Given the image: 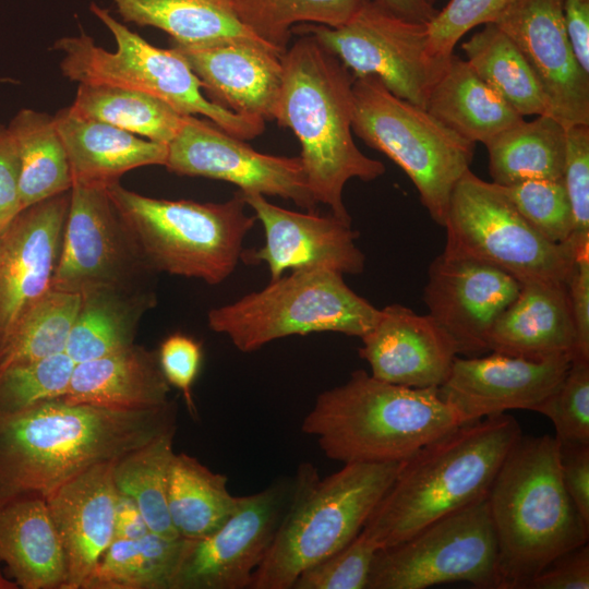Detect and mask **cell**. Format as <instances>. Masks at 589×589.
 Segmentation results:
<instances>
[{
	"mask_svg": "<svg viewBox=\"0 0 589 589\" xmlns=\"http://www.w3.org/2000/svg\"><path fill=\"white\" fill-rule=\"evenodd\" d=\"M176 430V406L123 410L47 400L0 417V506L46 498L104 462L117 461Z\"/></svg>",
	"mask_w": 589,
	"mask_h": 589,
	"instance_id": "obj_1",
	"label": "cell"
},
{
	"mask_svg": "<svg viewBox=\"0 0 589 589\" xmlns=\"http://www.w3.org/2000/svg\"><path fill=\"white\" fill-rule=\"evenodd\" d=\"M283 55L284 75L274 120L297 136L310 191L316 203L351 225L342 191L351 179L373 181L385 166L364 155L352 137L354 76L313 36Z\"/></svg>",
	"mask_w": 589,
	"mask_h": 589,
	"instance_id": "obj_2",
	"label": "cell"
},
{
	"mask_svg": "<svg viewBox=\"0 0 589 589\" xmlns=\"http://www.w3.org/2000/svg\"><path fill=\"white\" fill-rule=\"evenodd\" d=\"M521 436L502 413L461 424L405 460L362 532L380 549L485 497L504 459Z\"/></svg>",
	"mask_w": 589,
	"mask_h": 589,
	"instance_id": "obj_3",
	"label": "cell"
},
{
	"mask_svg": "<svg viewBox=\"0 0 589 589\" xmlns=\"http://www.w3.org/2000/svg\"><path fill=\"white\" fill-rule=\"evenodd\" d=\"M488 504L500 589H527L555 557L588 542L589 525L562 481L555 437L521 434L493 480Z\"/></svg>",
	"mask_w": 589,
	"mask_h": 589,
	"instance_id": "obj_4",
	"label": "cell"
},
{
	"mask_svg": "<svg viewBox=\"0 0 589 589\" xmlns=\"http://www.w3.org/2000/svg\"><path fill=\"white\" fill-rule=\"evenodd\" d=\"M467 423L438 388H414L356 370L318 394L301 429L342 464L399 462Z\"/></svg>",
	"mask_w": 589,
	"mask_h": 589,
	"instance_id": "obj_5",
	"label": "cell"
},
{
	"mask_svg": "<svg viewBox=\"0 0 589 589\" xmlns=\"http://www.w3.org/2000/svg\"><path fill=\"white\" fill-rule=\"evenodd\" d=\"M404 461L344 464L320 479L303 464L273 543L251 589H291L306 568L352 541L392 485Z\"/></svg>",
	"mask_w": 589,
	"mask_h": 589,
	"instance_id": "obj_6",
	"label": "cell"
},
{
	"mask_svg": "<svg viewBox=\"0 0 589 589\" xmlns=\"http://www.w3.org/2000/svg\"><path fill=\"white\" fill-rule=\"evenodd\" d=\"M107 192L154 272L209 285L223 283L235 272L244 238L256 221L239 191L224 203L148 197L119 181L107 185Z\"/></svg>",
	"mask_w": 589,
	"mask_h": 589,
	"instance_id": "obj_7",
	"label": "cell"
},
{
	"mask_svg": "<svg viewBox=\"0 0 589 589\" xmlns=\"http://www.w3.org/2000/svg\"><path fill=\"white\" fill-rule=\"evenodd\" d=\"M91 11L110 31L116 50L97 46L85 33L62 37L53 49L62 52L60 69L79 84H105L149 94L184 116L201 115L241 140L261 135L265 122L237 115L206 98L203 84L173 48L147 43L116 20L107 9L91 3Z\"/></svg>",
	"mask_w": 589,
	"mask_h": 589,
	"instance_id": "obj_8",
	"label": "cell"
},
{
	"mask_svg": "<svg viewBox=\"0 0 589 589\" xmlns=\"http://www.w3.org/2000/svg\"><path fill=\"white\" fill-rule=\"evenodd\" d=\"M380 314L342 274L327 268L292 271L259 291L212 309L207 323L237 349L252 352L292 335L333 332L361 338Z\"/></svg>",
	"mask_w": 589,
	"mask_h": 589,
	"instance_id": "obj_9",
	"label": "cell"
},
{
	"mask_svg": "<svg viewBox=\"0 0 589 589\" xmlns=\"http://www.w3.org/2000/svg\"><path fill=\"white\" fill-rule=\"evenodd\" d=\"M352 91V132L405 171L430 217L444 227L452 192L470 169L476 143L395 96L376 76L354 77Z\"/></svg>",
	"mask_w": 589,
	"mask_h": 589,
	"instance_id": "obj_10",
	"label": "cell"
},
{
	"mask_svg": "<svg viewBox=\"0 0 589 589\" xmlns=\"http://www.w3.org/2000/svg\"><path fill=\"white\" fill-rule=\"evenodd\" d=\"M444 228V253L491 265L520 284L567 283L577 251L572 240L548 241L500 185L470 169L452 192Z\"/></svg>",
	"mask_w": 589,
	"mask_h": 589,
	"instance_id": "obj_11",
	"label": "cell"
},
{
	"mask_svg": "<svg viewBox=\"0 0 589 589\" xmlns=\"http://www.w3.org/2000/svg\"><path fill=\"white\" fill-rule=\"evenodd\" d=\"M455 581L500 589L488 495L397 544L380 549L368 589H424Z\"/></svg>",
	"mask_w": 589,
	"mask_h": 589,
	"instance_id": "obj_12",
	"label": "cell"
},
{
	"mask_svg": "<svg viewBox=\"0 0 589 589\" xmlns=\"http://www.w3.org/2000/svg\"><path fill=\"white\" fill-rule=\"evenodd\" d=\"M426 24L404 19L376 0H363L341 26L305 23L292 33L313 36L354 77L376 76L395 96L424 108L447 60L431 56Z\"/></svg>",
	"mask_w": 589,
	"mask_h": 589,
	"instance_id": "obj_13",
	"label": "cell"
},
{
	"mask_svg": "<svg viewBox=\"0 0 589 589\" xmlns=\"http://www.w3.org/2000/svg\"><path fill=\"white\" fill-rule=\"evenodd\" d=\"M155 273L113 206L107 185L73 182L52 289H141Z\"/></svg>",
	"mask_w": 589,
	"mask_h": 589,
	"instance_id": "obj_14",
	"label": "cell"
},
{
	"mask_svg": "<svg viewBox=\"0 0 589 589\" xmlns=\"http://www.w3.org/2000/svg\"><path fill=\"white\" fill-rule=\"evenodd\" d=\"M211 120L187 116L167 145L165 167L179 176L204 177L236 184L240 192L279 196L314 212L300 157L260 153Z\"/></svg>",
	"mask_w": 589,
	"mask_h": 589,
	"instance_id": "obj_15",
	"label": "cell"
},
{
	"mask_svg": "<svg viewBox=\"0 0 589 589\" xmlns=\"http://www.w3.org/2000/svg\"><path fill=\"white\" fill-rule=\"evenodd\" d=\"M292 482L245 496L211 534L188 540L172 589H244L265 558L287 508Z\"/></svg>",
	"mask_w": 589,
	"mask_h": 589,
	"instance_id": "obj_16",
	"label": "cell"
},
{
	"mask_svg": "<svg viewBox=\"0 0 589 589\" xmlns=\"http://www.w3.org/2000/svg\"><path fill=\"white\" fill-rule=\"evenodd\" d=\"M70 195L22 209L0 232V362L24 318L52 289Z\"/></svg>",
	"mask_w": 589,
	"mask_h": 589,
	"instance_id": "obj_17",
	"label": "cell"
},
{
	"mask_svg": "<svg viewBox=\"0 0 589 589\" xmlns=\"http://www.w3.org/2000/svg\"><path fill=\"white\" fill-rule=\"evenodd\" d=\"M494 23L528 62L548 115L565 129L589 124V74L567 38L563 0H513Z\"/></svg>",
	"mask_w": 589,
	"mask_h": 589,
	"instance_id": "obj_18",
	"label": "cell"
},
{
	"mask_svg": "<svg viewBox=\"0 0 589 589\" xmlns=\"http://www.w3.org/2000/svg\"><path fill=\"white\" fill-rule=\"evenodd\" d=\"M521 284L505 272L442 252L429 266L423 300L458 354L488 352L489 333Z\"/></svg>",
	"mask_w": 589,
	"mask_h": 589,
	"instance_id": "obj_19",
	"label": "cell"
},
{
	"mask_svg": "<svg viewBox=\"0 0 589 589\" xmlns=\"http://www.w3.org/2000/svg\"><path fill=\"white\" fill-rule=\"evenodd\" d=\"M240 192V191H239ZM264 228V244L243 250L241 260L265 263L271 280L286 271L327 268L344 274H360L365 256L356 244L358 232L333 214L281 208L259 193L240 192Z\"/></svg>",
	"mask_w": 589,
	"mask_h": 589,
	"instance_id": "obj_20",
	"label": "cell"
},
{
	"mask_svg": "<svg viewBox=\"0 0 589 589\" xmlns=\"http://www.w3.org/2000/svg\"><path fill=\"white\" fill-rule=\"evenodd\" d=\"M570 361L569 354L543 360L497 352L457 356L438 393L467 422L514 409L534 411L562 383Z\"/></svg>",
	"mask_w": 589,
	"mask_h": 589,
	"instance_id": "obj_21",
	"label": "cell"
},
{
	"mask_svg": "<svg viewBox=\"0 0 589 589\" xmlns=\"http://www.w3.org/2000/svg\"><path fill=\"white\" fill-rule=\"evenodd\" d=\"M215 104L247 118L274 120L283 83V55L251 40L185 46L170 43Z\"/></svg>",
	"mask_w": 589,
	"mask_h": 589,
	"instance_id": "obj_22",
	"label": "cell"
},
{
	"mask_svg": "<svg viewBox=\"0 0 589 589\" xmlns=\"http://www.w3.org/2000/svg\"><path fill=\"white\" fill-rule=\"evenodd\" d=\"M359 356L377 380L414 388H438L458 356L449 336L429 314L393 303L380 310L361 337Z\"/></svg>",
	"mask_w": 589,
	"mask_h": 589,
	"instance_id": "obj_23",
	"label": "cell"
},
{
	"mask_svg": "<svg viewBox=\"0 0 589 589\" xmlns=\"http://www.w3.org/2000/svg\"><path fill=\"white\" fill-rule=\"evenodd\" d=\"M115 464H98L45 498L65 556L67 578L62 589H82L113 541L118 496Z\"/></svg>",
	"mask_w": 589,
	"mask_h": 589,
	"instance_id": "obj_24",
	"label": "cell"
},
{
	"mask_svg": "<svg viewBox=\"0 0 589 589\" xmlns=\"http://www.w3.org/2000/svg\"><path fill=\"white\" fill-rule=\"evenodd\" d=\"M573 348L574 325L567 283L521 284L488 336L489 351L531 360L563 354L572 357Z\"/></svg>",
	"mask_w": 589,
	"mask_h": 589,
	"instance_id": "obj_25",
	"label": "cell"
},
{
	"mask_svg": "<svg viewBox=\"0 0 589 589\" xmlns=\"http://www.w3.org/2000/svg\"><path fill=\"white\" fill-rule=\"evenodd\" d=\"M170 385L165 378L158 356L141 346L75 363L67 393L69 404L137 410L170 402Z\"/></svg>",
	"mask_w": 589,
	"mask_h": 589,
	"instance_id": "obj_26",
	"label": "cell"
},
{
	"mask_svg": "<svg viewBox=\"0 0 589 589\" xmlns=\"http://www.w3.org/2000/svg\"><path fill=\"white\" fill-rule=\"evenodd\" d=\"M73 182L109 185L135 168L165 165L168 147L63 108L53 116Z\"/></svg>",
	"mask_w": 589,
	"mask_h": 589,
	"instance_id": "obj_27",
	"label": "cell"
},
{
	"mask_svg": "<svg viewBox=\"0 0 589 589\" xmlns=\"http://www.w3.org/2000/svg\"><path fill=\"white\" fill-rule=\"evenodd\" d=\"M0 563L19 588L62 589L65 556L45 498H19L0 506Z\"/></svg>",
	"mask_w": 589,
	"mask_h": 589,
	"instance_id": "obj_28",
	"label": "cell"
},
{
	"mask_svg": "<svg viewBox=\"0 0 589 589\" xmlns=\"http://www.w3.org/2000/svg\"><path fill=\"white\" fill-rule=\"evenodd\" d=\"M424 108L461 137L482 144L524 119L455 55L446 60Z\"/></svg>",
	"mask_w": 589,
	"mask_h": 589,
	"instance_id": "obj_29",
	"label": "cell"
},
{
	"mask_svg": "<svg viewBox=\"0 0 589 589\" xmlns=\"http://www.w3.org/2000/svg\"><path fill=\"white\" fill-rule=\"evenodd\" d=\"M80 296V309L65 348L75 363L133 345L142 315L156 303L155 293L148 288H97Z\"/></svg>",
	"mask_w": 589,
	"mask_h": 589,
	"instance_id": "obj_30",
	"label": "cell"
},
{
	"mask_svg": "<svg viewBox=\"0 0 589 589\" xmlns=\"http://www.w3.org/2000/svg\"><path fill=\"white\" fill-rule=\"evenodd\" d=\"M111 1L124 22L159 28L170 36V43L185 46L224 40L265 43L241 23L233 0Z\"/></svg>",
	"mask_w": 589,
	"mask_h": 589,
	"instance_id": "obj_31",
	"label": "cell"
},
{
	"mask_svg": "<svg viewBox=\"0 0 589 589\" xmlns=\"http://www.w3.org/2000/svg\"><path fill=\"white\" fill-rule=\"evenodd\" d=\"M484 145L490 176L497 185L563 178L566 129L549 115L522 119Z\"/></svg>",
	"mask_w": 589,
	"mask_h": 589,
	"instance_id": "obj_32",
	"label": "cell"
},
{
	"mask_svg": "<svg viewBox=\"0 0 589 589\" xmlns=\"http://www.w3.org/2000/svg\"><path fill=\"white\" fill-rule=\"evenodd\" d=\"M227 477L212 471L196 458L173 455L168 480L167 504L179 537L204 538L217 530L235 510L238 496L228 491Z\"/></svg>",
	"mask_w": 589,
	"mask_h": 589,
	"instance_id": "obj_33",
	"label": "cell"
},
{
	"mask_svg": "<svg viewBox=\"0 0 589 589\" xmlns=\"http://www.w3.org/2000/svg\"><path fill=\"white\" fill-rule=\"evenodd\" d=\"M187 539L149 531L133 540L115 539L82 589H172Z\"/></svg>",
	"mask_w": 589,
	"mask_h": 589,
	"instance_id": "obj_34",
	"label": "cell"
},
{
	"mask_svg": "<svg viewBox=\"0 0 589 589\" xmlns=\"http://www.w3.org/2000/svg\"><path fill=\"white\" fill-rule=\"evenodd\" d=\"M8 129L20 157L22 209L71 190V167L53 116L21 109Z\"/></svg>",
	"mask_w": 589,
	"mask_h": 589,
	"instance_id": "obj_35",
	"label": "cell"
},
{
	"mask_svg": "<svg viewBox=\"0 0 589 589\" xmlns=\"http://www.w3.org/2000/svg\"><path fill=\"white\" fill-rule=\"evenodd\" d=\"M471 69L521 117L548 115L542 91L525 57L495 24L461 45Z\"/></svg>",
	"mask_w": 589,
	"mask_h": 589,
	"instance_id": "obj_36",
	"label": "cell"
},
{
	"mask_svg": "<svg viewBox=\"0 0 589 589\" xmlns=\"http://www.w3.org/2000/svg\"><path fill=\"white\" fill-rule=\"evenodd\" d=\"M74 113L168 145L185 117L149 94L105 84H79L69 107Z\"/></svg>",
	"mask_w": 589,
	"mask_h": 589,
	"instance_id": "obj_37",
	"label": "cell"
},
{
	"mask_svg": "<svg viewBox=\"0 0 589 589\" xmlns=\"http://www.w3.org/2000/svg\"><path fill=\"white\" fill-rule=\"evenodd\" d=\"M175 432H166L130 452L113 467L118 492L134 500L152 532L169 539L179 538L167 504Z\"/></svg>",
	"mask_w": 589,
	"mask_h": 589,
	"instance_id": "obj_38",
	"label": "cell"
},
{
	"mask_svg": "<svg viewBox=\"0 0 589 589\" xmlns=\"http://www.w3.org/2000/svg\"><path fill=\"white\" fill-rule=\"evenodd\" d=\"M241 23L281 53L296 24L338 27L347 23L363 0H233Z\"/></svg>",
	"mask_w": 589,
	"mask_h": 589,
	"instance_id": "obj_39",
	"label": "cell"
},
{
	"mask_svg": "<svg viewBox=\"0 0 589 589\" xmlns=\"http://www.w3.org/2000/svg\"><path fill=\"white\" fill-rule=\"evenodd\" d=\"M80 303L79 293L51 289L22 322L0 370L65 352Z\"/></svg>",
	"mask_w": 589,
	"mask_h": 589,
	"instance_id": "obj_40",
	"label": "cell"
},
{
	"mask_svg": "<svg viewBox=\"0 0 589 589\" xmlns=\"http://www.w3.org/2000/svg\"><path fill=\"white\" fill-rule=\"evenodd\" d=\"M75 362L67 352L0 370V417L65 395Z\"/></svg>",
	"mask_w": 589,
	"mask_h": 589,
	"instance_id": "obj_41",
	"label": "cell"
},
{
	"mask_svg": "<svg viewBox=\"0 0 589 589\" xmlns=\"http://www.w3.org/2000/svg\"><path fill=\"white\" fill-rule=\"evenodd\" d=\"M501 188L518 213L548 241L561 244L570 240L574 218L563 179L527 180Z\"/></svg>",
	"mask_w": 589,
	"mask_h": 589,
	"instance_id": "obj_42",
	"label": "cell"
},
{
	"mask_svg": "<svg viewBox=\"0 0 589 589\" xmlns=\"http://www.w3.org/2000/svg\"><path fill=\"white\" fill-rule=\"evenodd\" d=\"M534 411L552 421L558 445H589V360L572 359L562 383Z\"/></svg>",
	"mask_w": 589,
	"mask_h": 589,
	"instance_id": "obj_43",
	"label": "cell"
},
{
	"mask_svg": "<svg viewBox=\"0 0 589 589\" xmlns=\"http://www.w3.org/2000/svg\"><path fill=\"white\" fill-rule=\"evenodd\" d=\"M378 550L361 530L342 549L303 570L291 589H368Z\"/></svg>",
	"mask_w": 589,
	"mask_h": 589,
	"instance_id": "obj_44",
	"label": "cell"
},
{
	"mask_svg": "<svg viewBox=\"0 0 589 589\" xmlns=\"http://www.w3.org/2000/svg\"><path fill=\"white\" fill-rule=\"evenodd\" d=\"M513 0H449L428 26L432 57L446 60L457 43L472 28L494 23Z\"/></svg>",
	"mask_w": 589,
	"mask_h": 589,
	"instance_id": "obj_45",
	"label": "cell"
},
{
	"mask_svg": "<svg viewBox=\"0 0 589 589\" xmlns=\"http://www.w3.org/2000/svg\"><path fill=\"white\" fill-rule=\"evenodd\" d=\"M562 179L573 211L574 231L570 240L578 249L589 244V124L566 129Z\"/></svg>",
	"mask_w": 589,
	"mask_h": 589,
	"instance_id": "obj_46",
	"label": "cell"
},
{
	"mask_svg": "<svg viewBox=\"0 0 589 589\" xmlns=\"http://www.w3.org/2000/svg\"><path fill=\"white\" fill-rule=\"evenodd\" d=\"M157 356L165 378L182 393L189 411L195 413L192 386L201 368V344L190 336L176 333L161 342Z\"/></svg>",
	"mask_w": 589,
	"mask_h": 589,
	"instance_id": "obj_47",
	"label": "cell"
},
{
	"mask_svg": "<svg viewBox=\"0 0 589 589\" xmlns=\"http://www.w3.org/2000/svg\"><path fill=\"white\" fill-rule=\"evenodd\" d=\"M567 288L574 325L572 359L589 360V244L577 249Z\"/></svg>",
	"mask_w": 589,
	"mask_h": 589,
	"instance_id": "obj_48",
	"label": "cell"
},
{
	"mask_svg": "<svg viewBox=\"0 0 589 589\" xmlns=\"http://www.w3.org/2000/svg\"><path fill=\"white\" fill-rule=\"evenodd\" d=\"M588 542L574 548L550 562L528 584L527 589H588Z\"/></svg>",
	"mask_w": 589,
	"mask_h": 589,
	"instance_id": "obj_49",
	"label": "cell"
},
{
	"mask_svg": "<svg viewBox=\"0 0 589 589\" xmlns=\"http://www.w3.org/2000/svg\"><path fill=\"white\" fill-rule=\"evenodd\" d=\"M21 164L8 127L0 125V232L22 211Z\"/></svg>",
	"mask_w": 589,
	"mask_h": 589,
	"instance_id": "obj_50",
	"label": "cell"
},
{
	"mask_svg": "<svg viewBox=\"0 0 589 589\" xmlns=\"http://www.w3.org/2000/svg\"><path fill=\"white\" fill-rule=\"evenodd\" d=\"M558 446L563 484L580 517L589 525V445Z\"/></svg>",
	"mask_w": 589,
	"mask_h": 589,
	"instance_id": "obj_51",
	"label": "cell"
},
{
	"mask_svg": "<svg viewBox=\"0 0 589 589\" xmlns=\"http://www.w3.org/2000/svg\"><path fill=\"white\" fill-rule=\"evenodd\" d=\"M563 20L573 52L589 74V0H563Z\"/></svg>",
	"mask_w": 589,
	"mask_h": 589,
	"instance_id": "obj_52",
	"label": "cell"
},
{
	"mask_svg": "<svg viewBox=\"0 0 589 589\" xmlns=\"http://www.w3.org/2000/svg\"><path fill=\"white\" fill-rule=\"evenodd\" d=\"M149 531L151 530L134 500L118 492L115 512L113 540L139 539Z\"/></svg>",
	"mask_w": 589,
	"mask_h": 589,
	"instance_id": "obj_53",
	"label": "cell"
},
{
	"mask_svg": "<svg viewBox=\"0 0 589 589\" xmlns=\"http://www.w3.org/2000/svg\"><path fill=\"white\" fill-rule=\"evenodd\" d=\"M395 14L418 23H429L438 10L426 0H376Z\"/></svg>",
	"mask_w": 589,
	"mask_h": 589,
	"instance_id": "obj_54",
	"label": "cell"
},
{
	"mask_svg": "<svg viewBox=\"0 0 589 589\" xmlns=\"http://www.w3.org/2000/svg\"><path fill=\"white\" fill-rule=\"evenodd\" d=\"M1 564V563H0ZM19 586L15 581H11L5 578L0 568V589H16Z\"/></svg>",
	"mask_w": 589,
	"mask_h": 589,
	"instance_id": "obj_55",
	"label": "cell"
},
{
	"mask_svg": "<svg viewBox=\"0 0 589 589\" xmlns=\"http://www.w3.org/2000/svg\"><path fill=\"white\" fill-rule=\"evenodd\" d=\"M426 1H428L429 3H431L432 5H434L435 2H436L437 0H426Z\"/></svg>",
	"mask_w": 589,
	"mask_h": 589,
	"instance_id": "obj_56",
	"label": "cell"
}]
</instances>
